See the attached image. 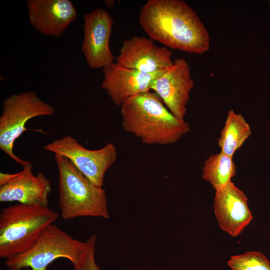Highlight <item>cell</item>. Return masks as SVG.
<instances>
[{
    "label": "cell",
    "mask_w": 270,
    "mask_h": 270,
    "mask_svg": "<svg viewBox=\"0 0 270 270\" xmlns=\"http://www.w3.org/2000/svg\"><path fill=\"white\" fill-rule=\"evenodd\" d=\"M138 21L149 38L172 50L202 54L210 36L197 13L182 0H149L140 8Z\"/></svg>",
    "instance_id": "1"
},
{
    "label": "cell",
    "mask_w": 270,
    "mask_h": 270,
    "mask_svg": "<svg viewBox=\"0 0 270 270\" xmlns=\"http://www.w3.org/2000/svg\"><path fill=\"white\" fill-rule=\"evenodd\" d=\"M120 114L125 131L147 144H174L190 130L188 122L172 114L150 91L127 100L120 106Z\"/></svg>",
    "instance_id": "2"
},
{
    "label": "cell",
    "mask_w": 270,
    "mask_h": 270,
    "mask_svg": "<svg viewBox=\"0 0 270 270\" xmlns=\"http://www.w3.org/2000/svg\"><path fill=\"white\" fill-rule=\"evenodd\" d=\"M58 172V204L62 218H108L106 191L92 182L66 158L54 154Z\"/></svg>",
    "instance_id": "3"
},
{
    "label": "cell",
    "mask_w": 270,
    "mask_h": 270,
    "mask_svg": "<svg viewBox=\"0 0 270 270\" xmlns=\"http://www.w3.org/2000/svg\"><path fill=\"white\" fill-rule=\"evenodd\" d=\"M59 214L48 206L22 204L0 214V257L7 259L30 248Z\"/></svg>",
    "instance_id": "4"
},
{
    "label": "cell",
    "mask_w": 270,
    "mask_h": 270,
    "mask_svg": "<svg viewBox=\"0 0 270 270\" xmlns=\"http://www.w3.org/2000/svg\"><path fill=\"white\" fill-rule=\"evenodd\" d=\"M86 242L73 238L56 224L47 226L36 243L28 250L6 259L10 270H47L48 266L59 258H64L76 264L86 248Z\"/></svg>",
    "instance_id": "5"
},
{
    "label": "cell",
    "mask_w": 270,
    "mask_h": 270,
    "mask_svg": "<svg viewBox=\"0 0 270 270\" xmlns=\"http://www.w3.org/2000/svg\"><path fill=\"white\" fill-rule=\"evenodd\" d=\"M54 108L42 100L32 90L12 94L2 102L0 116V148L23 168L32 166L14 152L15 140L25 131L26 122L39 116H52Z\"/></svg>",
    "instance_id": "6"
},
{
    "label": "cell",
    "mask_w": 270,
    "mask_h": 270,
    "mask_svg": "<svg viewBox=\"0 0 270 270\" xmlns=\"http://www.w3.org/2000/svg\"><path fill=\"white\" fill-rule=\"evenodd\" d=\"M44 148L68 158L92 182L100 188L106 172L117 158L116 147L112 142L100 149L89 150L70 135L45 145Z\"/></svg>",
    "instance_id": "7"
},
{
    "label": "cell",
    "mask_w": 270,
    "mask_h": 270,
    "mask_svg": "<svg viewBox=\"0 0 270 270\" xmlns=\"http://www.w3.org/2000/svg\"><path fill=\"white\" fill-rule=\"evenodd\" d=\"M194 86L190 76V67L184 58H178L172 66L164 70L152 82L153 90L162 99L170 112L184 120L190 93Z\"/></svg>",
    "instance_id": "8"
},
{
    "label": "cell",
    "mask_w": 270,
    "mask_h": 270,
    "mask_svg": "<svg viewBox=\"0 0 270 270\" xmlns=\"http://www.w3.org/2000/svg\"><path fill=\"white\" fill-rule=\"evenodd\" d=\"M84 37L81 46L86 63L92 68H100L114 62L110 46L113 20L104 8H96L84 15Z\"/></svg>",
    "instance_id": "9"
},
{
    "label": "cell",
    "mask_w": 270,
    "mask_h": 270,
    "mask_svg": "<svg viewBox=\"0 0 270 270\" xmlns=\"http://www.w3.org/2000/svg\"><path fill=\"white\" fill-rule=\"evenodd\" d=\"M115 58L118 66L143 73L152 74L172 66V52L166 46H159L150 38L134 36L124 40Z\"/></svg>",
    "instance_id": "10"
},
{
    "label": "cell",
    "mask_w": 270,
    "mask_h": 270,
    "mask_svg": "<svg viewBox=\"0 0 270 270\" xmlns=\"http://www.w3.org/2000/svg\"><path fill=\"white\" fill-rule=\"evenodd\" d=\"M26 6L31 26L42 34L57 38L78 16L70 0H28Z\"/></svg>",
    "instance_id": "11"
},
{
    "label": "cell",
    "mask_w": 270,
    "mask_h": 270,
    "mask_svg": "<svg viewBox=\"0 0 270 270\" xmlns=\"http://www.w3.org/2000/svg\"><path fill=\"white\" fill-rule=\"evenodd\" d=\"M214 210L220 228L234 237L240 234L253 218L246 195L232 182L216 192Z\"/></svg>",
    "instance_id": "12"
},
{
    "label": "cell",
    "mask_w": 270,
    "mask_h": 270,
    "mask_svg": "<svg viewBox=\"0 0 270 270\" xmlns=\"http://www.w3.org/2000/svg\"><path fill=\"white\" fill-rule=\"evenodd\" d=\"M163 71L146 74L122 67L114 62L103 68L104 78L101 87L114 104L121 106L130 98L150 92L152 81Z\"/></svg>",
    "instance_id": "13"
},
{
    "label": "cell",
    "mask_w": 270,
    "mask_h": 270,
    "mask_svg": "<svg viewBox=\"0 0 270 270\" xmlns=\"http://www.w3.org/2000/svg\"><path fill=\"white\" fill-rule=\"evenodd\" d=\"M32 169V166L24 168L22 171L13 174L9 182L0 186L1 202L48 206L50 181L42 172L34 175Z\"/></svg>",
    "instance_id": "14"
},
{
    "label": "cell",
    "mask_w": 270,
    "mask_h": 270,
    "mask_svg": "<svg viewBox=\"0 0 270 270\" xmlns=\"http://www.w3.org/2000/svg\"><path fill=\"white\" fill-rule=\"evenodd\" d=\"M251 134L250 127L244 117L230 110L218 140L220 152L233 158Z\"/></svg>",
    "instance_id": "15"
},
{
    "label": "cell",
    "mask_w": 270,
    "mask_h": 270,
    "mask_svg": "<svg viewBox=\"0 0 270 270\" xmlns=\"http://www.w3.org/2000/svg\"><path fill=\"white\" fill-rule=\"evenodd\" d=\"M230 157L221 152L210 156L204 163L202 178L216 192L226 187L236 174V166Z\"/></svg>",
    "instance_id": "16"
},
{
    "label": "cell",
    "mask_w": 270,
    "mask_h": 270,
    "mask_svg": "<svg viewBox=\"0 0 270 270\" xmlns=\"http://www.w3.org/2000/svg\"><path fill=\"white\" fill-rule=\"evenodd\" d=\"M232 270H270V262L262 253L256 251L232 256L228 261Z\"/></svg>",
    "instance_id": "17"
},
{
    "label": "cell",
    "mask_w": 270,
    "mask_h": 270,
    "mask_svg": "<svg viewBox=\"0 0 270 270\" xmlns=\"http://www.w3.org/2000/svg\"><path fill=\"white\" fill-rule=\"evenodd\" d=\"M96 237L92 234L86 241V248L78 262L74 266V270H100L95 260Z\"/></svg>",
    "instance_id": "18"
},
{
    "label": "cell",
    "mask_w": 270,
    "mask_h": 270,
    "mask_svg": "<svg viewBox=\"0 0 270 270\" xmlns=\"http://www.w3.org/2000/svg\"><path fill=\"white\" fill-rule=\"evenodd\" d=\"M104 4L106 7L110 8L113 6L114 1L113 0H105Z\"/></svg>",
    "instance_id": "19"
},
{
    "label": "cell",
    "mask_w": 270,
    "mask_h": 270,
    "mask_svg": "<svg viewBox=\"0 0 270 270\" xmlns=\"http://www.w3.org/2000/svg\"><path fill=\"white\" fill-rule=\"evenodd\" d=\"M268 2L269 6H270V0H269L268 1Z\"/></svg>",
    "instance_id": "20"
}]
</instances>
